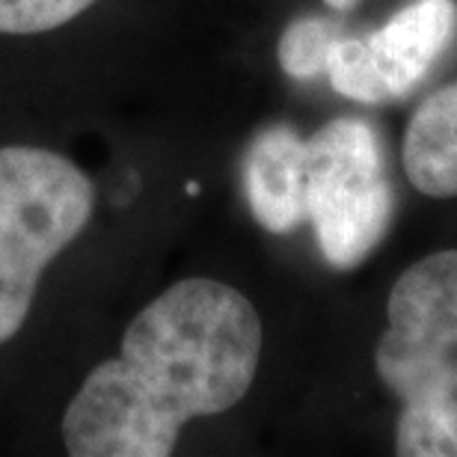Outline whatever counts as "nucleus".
<instances>
[{"label": "nucleus", "mask_w": 457, "mask_h": 457, "mask_svg": "<svg viewBox=\"0 0 457 457\" xmlns=\"http://www.w3.org/2000/svg\"><path fill=\"white\" fill-rule=\"evenodd\" d=\"M404 170L419 194L457 196V84L428 96L404 134Z\"/></svg>", "instance_id": "obj_7"}, {"label": "nucleus", "mask_w": 457, "mask_h": 457, "mask_svg": "<svg viewBox=\"0 0 457 457\" xmlns=\"http://www.w3.org/2000/svg\"><path fill=\"white\" fill-rule=\"evenodd\" d=\"M306 140L295 128L273 125L244 154V190L253 217L268 232L286 235L306 223L303 208Z\"/></svg>", "instance_id": "obj_6"}, {"label": "nucleus", "mask_w": 457, "mask_h": 457, "mask_svg": "<svg viewBox=\"0 0 457 457\" xmlns=\"http://www.w3.org/2000/svg\"><path fill=\"white\" fill-rule=\"evenodd\" d=\"M96 0H0V33L33 36L69 24Z\"/></svg>", "instance_id": "obj_9"}, {"label": "nucleus", "mask_w": 457, "mask_h": 457, "mask_svg": "<svg viewBox=\"0 0 457 457\" xmlns=\"http://www.w3.org/2000/svg\"><path fill=\"white\" fill-rule=\"evenodd\" d=\"M454 27V0H413L371 36H339L330 45L324 71L345 98L362 104L395 102L428 75L449 45Z\"/></svg>", "instance_id": "obj_5"}, {"label": "nucleus", "mask_w": 457, "mask_h": 457, "mask_svg": "<svg viewBox=\"0 0 457 457\" xmlns=\"http://www.w3.org/2000/svg\"><path fill=\"white\" fill-rule=\"evenodd\" d=\"M262 318L241 291L190 277L128 324L119 356L87 374L62 416L75 457H167L181 428L250 392Z\"/></svg>", "instance_id": "obj_1"}, {"label": "nucleus", "mask_w": 457, "mask_h": 457, "mask_svg": "<svg viewBox=\"0 0 457 457\" xmlns=\"http://www.w3.org/2000/svg\"><path fill=\"white\" fill-rule=\"evenodd\" d=\"M93 208V181L69 158L0 149V345L24 327L45 268L84 232Z\"/></svg>", "instance_id": "obj_3"}, {"label": "nucleus", "mask_w": 457, "mask_h": 457, "mask_svg": "<svg viewBox=\"0 0 457 457\" xmlns=\"http://www.w3.org/2000/svg\"><path fill=\"white\" fill-rule=\"evenodd\" d=\"M374 369L398 398V457H457V250L401 273Z\"/></svg>", "instance_id": "obj_2"}, {"label": "nucleus", "mask_w": 457, "mask_h": 457, "mask_svg": "<svg viewBox=\"0 0 457 457\" xmlns=\"http://www.w3.org/2000/svg\"><path fill=\"white\" fill-rule=\"evenodd\" d=\"M339 39V21L330 18H297L279 42V62L291 78H312L327 69L330 45Z\"/></svg>", "instance_id": "obj_8"}, {"label": "nucleus", "mask_w": 457, "mask_h": 457, "mask_svg": "<svg viewBox=\"0 0 457 457\" xmlns=\"http://www.w3.org/2000/svg\"><path fill=\"white\" fill-rule=\"evenodd\" d=\"M353 4H356V0H327V6L336 9V12H347Z\"/></svg>", "instance_id": "obj_10"}, {"label": "nucleus", "mask_w": 457, "mask_h": 457, "mask_svg": "<svg viewBox=\"0 0 457 457\" xmlns=\"http://www.w3.org/2000/svg\"><path fill=\"white\" fill-rule=\"evenodd\" d=\"M303 208L336 270H351L386 235L395 194L378 131L362 119H333L306 140Z\"/></svg>", "instance_id": "obj_4"}]
</instances>
